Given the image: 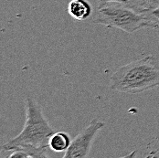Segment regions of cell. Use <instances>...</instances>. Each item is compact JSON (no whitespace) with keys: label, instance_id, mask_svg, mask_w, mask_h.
Segmentation results:
<instances>
[{"label":"cell","instance_id":"obj_5","mask_svg":"<svg viewBox=\"0 0 159 158\" xmlns=\"http://www.w3.org/2000/svg\"><path fill=\"white\" fill-rule=\"evenodd\" d=\"M68 12L72 18L84 21L92 15L93 8L87 0H71L68 5Z\"/></svg>","mask_w":159,"mask_h":158},{"label":"cell","instance_id":"obj_4","mask_svg":"<svg viewBox=\"0 0 159 158\" xmlns=\"http://www.w3.org/2000/svg\"><path fill=\"white\" fill-rule=\"evenodd\" d=\"M104 126L105 124L101 120L93 119L89 125L83 128L71 141L69 149L64 153L63 158L87 157L97 133Z\"/></svg>","mask_w":159,"mask_h":158},{"label":"cell","instance_id":"obj_6","mask_svg":"<svg viewBox=\"0 0 159 158\" xmlns=\"http://www.w3.org/2000/svg\"><path fill=\"white\" fill-rule=\"evenodd\" d=\"M71 139L70 135L65 132L54 133L48 140V148L55 153H65L70 143Z\"/></svg>","mask_w":159,"mask_h":158},{"label":"cell","instance_id":"obj_1","mask_svg":"<svg viewBox=\"0 0 159 158\" xmlns=\"http://www.w3.org/2000/svg\"><path fill=\"white\" fill-rule=\"evenodd\" d=\"M26 123L22 131L16 137L4 143V151L15 148L25 149L30 158H47L49 137L54 131L43 114L41 106L33 98L26 99Z\"/></svg>","mask_w":159,"mask_h":158},{"label":"cell","instance_id":"obj_9","mask_svg":"<svg viewBox=\"0 0 159 158\" xmlns=\"http://www.w3.org/2000/svg\"><path fill=\"white\" fill-rule=\"evenodd\" d=\"M111 2H122V3H125V0H98V5H99L98 7L100 8V7L105 6L106 4L111 3Z\"/></svg>","mask_w":159,"mask_h":158},{"label":"cell","instance_id":"obj_7","mask_svg":"<svg viewBox=\"0 0 159 158\" xmlns=\"http://www.w3.org/2000/svg\"><path fill=\"white\" fill-rule=\"evenodd\" d=\"M157 4H159V0H133L129 4V6L139 12L146 13Z\"/></svg>","mask_w":159,"mask_h":158},{"label":"cell","instance_id":"obj_2","mask_svg":"<svg viewBox=\"0 0 159 158\" xmlns=\"http://www.w3.org/2000/svg\"><path fill=\"white\" fill-rule=\"evenodd\" d=\"M159 86V68L152 55L125 64L111 75V90L136 94Z\"/></svg>","mask_w":159,"mask_h":158},{"label":"cell","instance_id":"obj_8","mask_svg":"<svg viewBox=\"0 0 159 158\" xmlns=\"http://www.w3.org/2000/svg\"><path fill=\"white\" fill-rule=\"evenodd\" d=\"M146 13H147L148 16H150V18L159 26V4L155 6L150 10H148Z\"/></svg>","mask_w":159,"mask_h":158},{"label":"cell","instance_id":"obj_3","mask_svg":"<svg viewBox=\"0 0 159 158\" xmlns=\"http://www.w3.org/2000/svg\"><path fill=\"white\" fill-rule=\"evenodd\" d=\"M93 23L119 29L127 34H133L142 29L159 27L147 13L139 12L122 2H111L100 7Z\"/></svg>","mask_w":159,"mask_h":158}]
</instances>
